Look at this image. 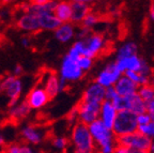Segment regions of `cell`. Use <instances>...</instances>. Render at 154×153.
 <instances>
[{
	"instance_id": "cell-11",
	"label": "cell",
	"mask_w": 154,
	"mask_h": 153,
	"mask_svg": "<svg viewBox=\"0 0 154 153\" xmlns=\"http://www.w3.org/2000/svg\"><path fill=\"white\" fill-rule=\"evenodd\" d=\"M113 88H115L116 92H117V94L119 96L126 98V96L137 93L138 86L136 84H134L132 80H130L128 77L122 76L117 80Z\"/></svg>"
},
{
	"instance_id": "cell-1",
	"label": "cell",
	"mask_w": 154,
	"mask_h": 153,
	"mask_svg": "<svg viewBox=\"0 0 154 153\" xmlns=\"http://www.w3.org/2000/svg\"><path fill=\"white\" fill-rule=\"evenodd\" d=\"M137 116L130 110H121V111H117V116H116L111 131L115 137H118L133 134L135 132H137Z\"/></svg>"
},
{
	"instance_id": "cell-28",
	"label": "cell",
	"mask_w": 154,
	"mask_h": 153,
	"mask_svg": "<svg viewBox=\"0 0 154 153\" xmlns=\"http://www.w3.org/2000/svg\"><path fill=\"white\" fill-rule=\"evenodd\" d=\"M112 153H149L146 151L137 150V149H132V148H124V147L116 146L113 149Z\"/></svg>"
},
{
	"instance_id": "cell-16",
	"label": "cell",
	"mask_w": 154,
	"mask_h": 153,
	"mask_svg": "<svg viewBox=\"0 0 154 153\" xmlns=\"http://www.w3.org/2000/svg\"><path fill=\"white\" fill-rule=\"evenodd\" d=\"M54 15L60 20L62 24L70 23L71 15H72V8H71V2L67 1H61L57 2L54 10Z\"/></svg>"
},
{
	"instance_id": "cell-34",
	"label": "cell",
	"mask_w": 154,
	"mask_h": 153,
	"mask_svg": "<svg viewBox=\"0 0 154 153\" xmlns=\"http://www.w3.org/2000/svg\"><path fill=\"white\" fill-rule=\"evenodd\" d=\"M22 45L24 46V47H29V45H30V41H29L28 38L22 39Z\"/></svg>"
},
{
	"instance_id": "cell-14",
	"label": "cell",
	"mask_w": 154,
	"mask_h": 153,
	"mask_svg": "<svg viewBox=\"0 0 154 153\" xmlns=\"http://www.w3.org/2000/svg\"><path fill=\"white\" fill-rule=\"evenodd\" d=\"M126 110H130L136 116L147 114V103L140 98L137 93L126 96Z\"/></svg>"
},
{
	"instance_id": "cell-32",
	"label": "cell",
	"mask_w": 154,
	"mask_h": 153,
	"mask_svg": "<svg viewBox=\"0 0 154 153\" xmlns=\"http://www.w3.org/2000/svg\"><path fill=\"white\" fill-rule=\"evenodd\" d=\"M147 114L151 118V121L154 122V100L147 104Z\"/></svg>"
},
{
	"instance_id": "cell-17",
	"label": "cell",
	"mask_w": 154,
	"mask_h": 153,
	"mask_svg": "<svg viewBox=\"0 0 154 153\" xmlns=\"http://www.w3.org/2000/svg\"><path fill=\"white\" fill-rule=\"evenodd\" d=\"M36 17H38L40 29H44V30H51V31H55V30H57V29L61 26V24H62L54 14H43Z\"/></svg>"
},
{
	"instance_id": "cell-7",
	"label": "cell",
	"mask_w": 154,
	"mask_h": 153,
	"mask_svg": "<svg viewBox=\"0 0 154 153\" xmlns=\"http://www.w3.org/2000/svg\"><path fill=\"white\" fill-rule=\"evenodd\" d=\"M48 101L49 98L45 92V89L40 86H35L33 89H31L26 98V103L28 104L29 107L33 109L43 107Z\"/></svg>"
},
{
	"instance_id": "cell-20",
	"label": "cell",
	"mask_w": 154,
	"mask_h": 153,
	"mask_svg": "<svg viewBox=\"0 0 154 153\" xmlns=\"http://www.w3.org/2000/svg\"><path fill=\"white\" fill-rule=\"evenodd\" d=\"M22 137L26 141L30 144L38 145L42 140V134L35 127L33 126H26L22 130Z\"/></svg>"
},
{
	"instance_id": "cell-2",
	"label": "cell",
	"mask_w": 154,
	"mask_h": 153,
	"mask_svg": "<svg viewBox=\"0 0 154 153\" xmlns=\"http://www.w3.org/2000/svg\"><path fill=\"white\" fill-rule=\"evenodd\" d=\"M88 129H89L90 134L93 138V141H95L97 144L99 149L108 146V145H112V132L107 129L100 119L95 120L91 124L88 125Z\"/></svg>"
},
{
	"instance_id": "cell-33",
	"label": "cell",
	"mask_w": 154,
	"mask_h": 153,
	"mask_svg": "<svg viewBox=\"0 0 154 153\" xmlns=\"http://www.w3.org/2000/svg\"><path fill=\"white\" fill-rule=\"evenodd\" d=\"M23 72H24V70H23L22 65H16V67H14V70H13V74H14L13 76L18 78V76H20V75L23 74Z\"/></svg>"
},
{
	"instance_id": "cell-9",
	"label": "cell",
	"mask_w": 154,
	"mask_h": 153,
	"mask_svg": "<svg viewBox=\"0 0 154 153\" xmlns=\"http://www.w3.org/2000/svg\"><path fill=\"white\" fill-rule=\"evenodd\" d=\"M120 71L116 67V63H110L108 67L104 70L103 72L100 73V75L96 78V84L101 85L104 88L112 86L116 84L117 80L120 78Z\"/></svg>"
},
{
	"instance_id": "cell-26",
	"label": "cell",
	"mask_w": 154,
	"mask_h": 153,
	"mask_svg": "<svg viewBox=\"0 0 154 153\" xmlns=\"http://www.w3.org/2000/svg\"><path fill=\"white\" fill-rule=\"evenodd\" d=\"M137 132L140 133L141 135H144L147 137H154V122H150L149 124L147 125H138L137 127Z\"/></svg>"
},
{
	"instance_id": "cell-5",
	"label": "cell",
	"mask_w": 154,
	"mask_h": 153,
	"mask_svg": "<svg viewBox=\"0 0 154 153\" xmlns=\"http://www.w3.org/2000/svg\"><path fill=\"white\" fill-rule=\"evenodd\" d=\"M82 43H84V48L82 50V56L92 59L101 54L104 45V39L102 34L94 33L88 36L86 41H82Z\"/></svg>"
},
{
	"instance_id": "cell-29",
	"label": "cell",
	"mask_w": 154,
	"mask_h": 153,
	"mask_svg": "<svg viewBox=\"0 0 154 153\" xmlns=\"http://www.w3.org/2000/svg\"><path fill=\"white\" fill-rule=\"evenodd\" d=\"M53 145L54 147H56L57 149H64L67 145V140L63 137H56L55 139L53 140Z\"/></svg>"
},
{
	"instance_id": "cell-13",
	"label": "cell",
	"mask_w": 154,
	"mask_h": 153,
	"mask_svg": "<svg viewBox=\"0 0 154 153\" xmlns=\"http://www.w3.org/2000/svg\"><path fill=\"white\" fill-rule=\"evenodd\" d=\"M72 15H71V23H82V19L90 13V7L86 1H72Z\"/></svg>"
},
{
	"instance_id": "cell-19",
	"label": "cell",
	"mask_w": 154,
	"mask_h": 153,
	"mask_svg": "<svg viewBox=\"0 0 154 153\" xmlns=\"http://www.w3.org/2000/svg\"><path fill=\"white\" fill-rule=\"evenodd\" d=\"M44 89H45V92L47 93L49 100L54 98L58 94V92L60 90V86H59V78L55 73H51L48 75Z\"/></svg>"
},
{
	"instance_id": "cell-12",
	"label": "cell",
	"mask_w": 154,
	"mask_h": 153,
	"mask_svg": "<svg viewBox=\"0 0 154 153\" xmlns=\"http://www.w3.org/2000/svg\"><path fill=\"white\" fill-rule=\"evenodd\" d=\"M101 121L103 122V124L105 125L108 130H112L113 122H115L116 116H117V110L112 106L111 102L109 101H104L101 104Z\"/></svg>"
},
{
	"instance_id": "cell-18",
	"label": "cell",
	"mask_w": 154,
	"mask_h": 153,
	"mask_svg": "<svg viewBox=\"0 0 154 153\" xmlns=\"http://www.w3.org/2000/svg\"><path fill=\"white\" fill-rule=\"evenodd\" d=\"M55 36L59 42L66 43L74 36V26L71 23L61 24V26L55 30Z\"/></svg>"
},
{
	"instance_id": "cell-15",
	"label": "cell",
	"mask_w": 154,
	"mask_h": 153,
	"mask_svg": "<svg viewBox=\"0 0 154 153\" xmlns=\"http://www.w3.org/2000/svg\"><path fill=\"white\" fill-rule=\"evenodd\" d=\"M17 26L22 30L29 32H35L40 30V25H38V17L31 13H25L17 22Z\"/></svg>"
},
{
	"instance_id": "cell-36",
	"label": "cell",
	"mask_w": 154,
	"mask_h": 153,
	"mask_svg": "<svg viewBox=\"0 0 154 153\" xmlns=\"http://www.w3.org/2000/svg\"><path fill=\"white\" fill-rule=\"evenodd\" d=\"M150 153H154V142H152L151 149H150Z\"/></svg>"
},
{
	"instance_id": "cell-8",
	"label": "cell",
	"mask_w": 154,
	"mask_h": 153,
	"mask_svg": "<svg viewBox=\"0 0 154 153\" xmlns=\"http://www.w3.org/2000/svg\"><path fill=\"white\" fill-rule=\"evenodd\" d=\"M104 101H105V88L102 87L101 85L94 83L85 91L80 102L82 103L102 104Z\"/></svg>"
},
{
	"instance_id": "cell-23",
	"label": "cell",
	"mask_w": 154,
	"mask_h": 153,
	"mask_svg": "<svg viewBox=\"0 0 154 153\" xmlns=\"http://www.w3.org/2000/svg\"><path fill=\"white\" fill-rule=\"evenodd\" d=\"M136 52H137V46L134 43H128L125 44L119 52L118 59H124V58H130L132 56H136Z\"/></svg>"
},
{
	"instance_id": "cell-25",
	"label": "cell",
	"mask_w": 154,
	"mask_h": 153,
	"mask_svg": "<svg viewBox=\"0 0 154 153\" xmlns=\"http://www.w3.org/2000/svg\"><path fill=\"white\" fill-rule=\"evenodd\" d=\"M5 153H34L30 147L26 145H18V144H12L10 145L5 151Z\"/></svg>"
},
{
	"instance_id": "cell-35",
	"label": "cell",
	"mask_w": 154,
	"mask_h": 153,
	"mask_svg": "<svg viewBox=\"0 0 154 153\" xmlns=\"http://www.w3.org/2000/svg\"><path fill=\"white\" fill-rule=\"evenodd\" d=\"M150 15H151V18L154 19V2H152L150 7Z\"/></svg>"
},
{
	"instance_id": "cell-4",
	"label": "cell",
	"mask_w": 154,
	"mask_h": 153,
	"mask_svg": "<svg viewBox=\"0 0 154 153\" xmlns=\"http://www.w3.org/2000/svg\"><path fill=\"white\" fill-rule=\"evenodd\" d=\"M77 118L79 119V122L86 125L91 124L92 122L99 119L101 114V104L93 103H79L77 104L76 107Z\"/></svg>"
},
{
	"instance_id": "cell-31",
	"label": "cell",
	"mask_w": 154,
	"mask_h": 153,
	"mask_svg": "<svg viewBox=\"0 0 154 153\" xmlns=\"http://www.w3.org/2000/svg\"><path fill=\"white\" fill-rule=\"evenodd\" d=\"M151 122V118L148 114H142L137 116V124L138 125H147Z\"/></svg>"
},
{
	"instance_id": "cell-21",
	"label": "cell",
	"mask_w": 154,
	"mask_h": 153,
	"mask_svg": "<svg viewBox=\"0 0 154 153\" xmlns=\"http://www.w3.org/2000/svg\"><path fill=\"white\" fill-rule=\"evenodd\" d=\"M31 108L29 107L28 104L26 103V101L22 102V103L16 104L10 109V116L14 119H24L29 115Z\"/></svg>"
},
{
	"instance_id": "cell-24",
	"label": "cell",
	"mask_w": 154,
	"mask_h": 153,
	"mask_svg": "<svg viewBox=\"0 0 154 153\" xmlns=\"http://www.w3.org/2000/svg\"><path fill=\"white\" fill-rule=\"evenodd\" d=\"M102 16L103 15L96 14V13H91L90 12L89 14L87 15L82 22V28H87L89 29V27L93 26L94 24H96L97 22H100L102 19Z\"/></svg>"
},
{
	"instance_id": "cell-27",
	"label": "cell",
	"mask_w": 154,
	"mask_h": 153,
	"mask_svg": "<svg viewBox=\"0 0 154 153\" xmlns=\"http://www.w3.org/2000/svg\"><path fill=\"white\" fill-rule=\"evenodd\" d=\"M76 62H77V65L79 67V69L82 70V72H84V71H87V70H89L90 67H91V65H92V59H89V58L82 57V56H80V57L78 58V60H77Z\"/></svg>"
},
{
	"instance_id": "cell-37",
	"label": "cell",
	"mask_w": 154,
	"mask_h": 153,
	"mask_svg": "<svg viewBox=\"0 0 154 153\" xmlns=\"http://www.w3.org/2000/svg\"><path fill=\"white\" fill-rule=\"evenodd\" d=\"M34 153H43L42 151H38V152H34Z\"/></svg>"
},
{
	"instance_id": "cell-10",
	"label": "cell",
	"mask_w": 154,
	"mask_h": 153,
	"mask_svg": "<svg viewBox=\"0 0 154 153\" xmlns=\"http://www.w3.org/2000/svg\"><path fill=\"white\" fill-rule=\"evenodd\" d=\"M57 5L56 1H47V0H36L33 1L27 8V13H31L35 16L43 14H54V10Z\"/></svg>"
},
{
	"instance_id": "cell-6",
	"label": "cell",
	"mask_w": 154,
	"mask_h": 153,
	"mask_svg": "<svg viewBox=\"0 0 154 153\" xmlns=\"http://www.w3.org/2000/svg\"><path fill=\"white\" fill-rule=\"evenodd\" d=\"M82 71L77 65V62L71 59L69 56H65L61 64V78L66 80H77L82 76Z\"/></svg>"
},
{
	"instance_id": "cell-3",
	"label": "cell",
	"mask_w": 154,
	"mask_h": 153,
	"mask_svg": "<svg viewBox=\"0 0 154 153\" xmlns=\"http://www.w3.org/2000/svg\"><path fill=\"white\" fill-rule=\"evenodd\" d=\"M23 90V84L20 79L17 77L8 76L0 84V91H3L10 100V106L13 107L17 104V101L19 100V96Z\"/></svg>"
},
{
	"instance_id": "cell-22",
	"label": "cell",
	"mask_w": 154,
	"mask_h": 153,
	"mask_svg": "<svg viewBox=\"0 0 154 153\" xmlns=\"http://www.w3.org/2000/svg\"><path fill=\"white\" fill-rule=\"evenodd\" d=\"M137 94L140 96V98L143 101L144 103L148 104L149 102L154 100V87H152L151 85L142 86L137 92Z\"/></svg>"
},
{
	"instance_id": "cell-30",
	"label": "cell",
	"mask_w": 154,
	"mask_h": 153,
	"mask_svg": "<svg viewBox=\"0 0 154 153\" xmlns=\"http://www.w3.org/2000/svg\"><path fill=\"white\" fill-rule=\"evenodd\" d=\"M117 95H118V94H117V92H116L115 88H113L112 86L105 88V100L106 101L111 102V101H112Z\"/></svg>"
}]
</instances>
